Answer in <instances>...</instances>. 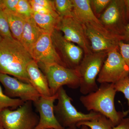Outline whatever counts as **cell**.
I'll return each mask as SVG.
<instances>
[{"instance_id": "cell-9", "label": "cell", "mask_w": 129, "mask_h": 129, "mask_svg": "<svg viewBox=\"0 0 129 129\" xmlns=\"http://www.w3.org/2000/svg\"><path fill=\"white\" fill-rule=\"evenodd\" d=\"M98 19L104 27L114 34L123 37L128 23L124 0H111Z\"/></svg>"}, {"instance_id": "cell-30", "label": "cell", "mask_w": 129, "mask_h": 129, "mask_svg": "<svg viewBox=\"0 0 129 129\" xmlns=\"http://www.w3.org/2000/svg\"><path fill=\"white\" fill-rule=\"evenodd\" d=\"M112 129H129V118H124L118 125Z\"/></svg>"}, {"instance_id": "cell-13", "label": "cell", "mask_w": 129, "mask_h": 129, "mask_svg": "<svg viewBox=\"0 0 129 129\" xmlns=\"http://www.w3.org/2000/svg\"><path fill=\"white\" fill-rule=\"evenodd\" d=\"M0 82L5 89L6 94L13 98H18L25 102H34L41 96L30 84L25 83L6 74L0 73Z\"/></svg>"}, {"instance_id": "cell-26", "label": "cell", "mask_w": 129, "mask_h": 129, "mask_svg": "<svg viewBox=\"0 0 129 129\" xmlns=\"http://www.w3.org/2000/svg\"><path fill=\"white\" fill-rule=\"evenodd\" d=\"M111 0H90L91 8L95 16L99 18L109 5Z\"/></svg>"}, {"instance_id": "cell-10", "label": "cell", "mask_w": 129, "mask_h": 129, "mask_svg": "<svg viewBox=\"0 0 129 129\" xmlns=\"http://www.w3.org/2000/svg\"><path fill=\"white\" fill-rule=\"evenodd\" d=\"M55 29L61 32L66 39L80 47L84 55L92 52L83 24L76 19L60 17Z\"/></svg>"}, {"instance_id": "cell-2", "label": "cell", "mask_w": 129, "mask_h": 129, "mask_svg": "<svg viewBox=\"0 0 129 129\" xmlns=\"http://www.w3.org/2000/svg\"><path fill=\"white\" fill-rule=\"evenodd\" d=\"M117 91L114 84H101L98 89L88 94L81 96L80 101L87 111L99 113L118 125L125 117L124 112H118L114 105Z\"/></svg>"}, {"instance_id": "cell-32", "label": "cell", "mask_w": 129, "mask_h": 129, "mask_svg": "<svg viewBox=\"0 0 129 129\" xmlns=\"http://www.w3.org/2000/svg\"><path fill=\"white\" fill-rule=\"evenodd\" d=\"M126 17L128 22L129 23V0H124Z\"/></svg>"}, {"instance_id": "cell-6", "label": "cell", "mask_w": 129, "mask_h": 129, "mask_svg": "<svg viewBox=\"0 0 129 129\" xmlns=\"http://www.w3.org/2000/svg\"><path fill=\"white\" fill-rule=\"evenodd\" d=\"M38 64L46 76L52 95L56 94L63 86L73 89L79 88V76L77 69L58 64Z\"/></svg>"}, {"instance_id": "cell-17", "label": "cell", "mask_w": 129, "mask_h": 129, "mask_svg": "<svg viewBox=\"0 0 129 129\" xmlns=\"http://www.w3.org/2000/svg\"><path fill=\"white\" fill-rule=\"evenodd\" d=\"M73 5V17L84 24L94 22L100 23L90 5V0H72Z\"/></svg>"}, {"instance_id": "cell-5", "label": "cell", "mask_w": 129, "mask_h": 129, "mask_svg": "<svg viewBox=\"0 0 129 129\" xmlns=\"http://www.w3.org/2000/svg\"><path fill=\"white\" fill-rule=\"evenodd\" d=\"M32 102H24L16 110L5 109L0 113V122L4 129H35L40 118L33 111Z\"/></svg>"}, {"instance_id": "cell-16", "label": "cell", "mask_w": 129, "mask_h": 129, "mask_svg": "<svg viewBox=\"0 0 129 129\" xmlns=\"http://www.w3.org/2000/svg\"><path fill=\"white\" fill-rule=\"evenodd\" d=\"M44 33L32 17L25 19L20 42L30 53L31 49Z\"/></svg>"}, {"instance_id": "cell-20", "label": "cell", "mask_w": 129, "mask_h": 129, "mask_svg": "<svg viewBox=\"0 0 129 129\" xmlns=\"http://www.w3.org/2000/svg\"><path fill=\"white\" fill-rule=\"evenodd\" d=\"M82 125L87 126L90 129H112L114 127L110 119L101 114L91 120L80 122L76 126Z\"/></svg>"}, {"instance_id": "cell-28", "label": "cell", "mask_w": 129, "mask_h": 129, "mask_svg": "<svg viewBox=\"0 0 129 129\" xmlns=\"http://www.w3.org/2000/svg\"><path fill=\"white\" fill-rule=\"evenodd\" d=\"M119 49L124 61L129 68V44L121 41L119 44Z\"/></svg>"}, {"instance_id": "cell-3", "label": "cell", "mask_w": 129, "mask_h": 129, "mask_svg": "<svg viewBox=\"0 0 129 129\" xmlns=\"http://www.w3.org/2000/svg\"><path fill=\"white\" fill-rule=\"evenodd\" d=\"M108 52L92 53L84 55L76 69L80 78V91L86 95L98 89L97 77L106 60Z\"/></svg>"}, {"instance_id": "cell-27", "label": "cell", "mask_w": 129, "mask_h": 129, "mask_svg": "<svg viewBox=\"0 0 129 129\" xmlns=\"http://www.w3.org/2000/svg\"><path fill=\"white\" fill-rule=\"evenodd\" d=\"M29 2L31 5L33 12L40 14H51L53 16H59L56 12L50 11L40 5L36 4L34 2V0H30L29 1Z\"/></svg>"}, {"instance_id": "cell-34", "label": "cell", "mask_w": 129, "mask_h": 129, "mask_svg": "<svg viewBox=\"0 0 129 129\" xmlns=\"http://www.w3.org/2000/svg\"><path fill=\"white\" fill-rule=\"evenodd\" d=\"M81 129H90L89 127L87 126H85V125H82L81 126ZM69 129H76L75 128H70Z\"/></svg>"}, {"instance_id": "cell-19", "label": "cell", "mask_w": 129, "mask_h": 129, "mask_svg": "<svg viewBox=\"0 0 129 129\" xmlns=\"http://www.w3.org/2000/svg\"><path fill=\"white\" fill-rule=\"evenodd\" d=\"M32 17L37 25L46 33L52 34L60 19L59 16L38 14L33 12Z\"/></svg>"}, {"instance_id": "cell-4", "label": "cell", "mask_w": 129, "mask_h": 129, "mask_svg": "<svg viewBox=\"0 0 129 129\" xmlns=\"http://www.w3.org/2000/svg\"><path fill=\"white\" fill-rule=\"evenodd\" d=\"M57 93L58 103L54 106V114L57 121L64 128H75L80 122L91 120L100 114L93 111L88 114L79 112L72 104V98L63 87H61Z\"/></svg>"}, {"instance_id": "cell-18", "label": "cell", "mask_w": 129, "mask_h": 129, "mask_svg": "<svg viewBox=\"0 0 129 129\" xmlns=\"http://www.w3.org/2000/svg\"><path fill=\"white\" fill-rule=\"evenodd\" d=\"M10 31L14 39L21 41L25 18L16 13L5 9Z\"/></svg>"}, {"instance_id": "cell-7", "label": "cell", "mask_w": 129, "mask_h": 129, "mask_svg": "<svg viewBox=\"0 0 129 129\" xmlns=\"http://www.w3.org/2000/svg\"><path fill=\"white\" fill-rule=\"evenodd\" d=\"M92 52L107 51L118 48L123 37L112 33L99 23L88 22L83 24Z\"/></svg>"}, {"instance_id": "cell-31", "label": "cell", "mask_w": 129, "mask_h": 129, "mask_svg": "<svg viewBox=\"0 0 129 129\" xmlns=\"http://www.w3.org/2000/svg\"><path fill=\"white\" fill-rule=\"evenodd\" d=\"M122 41L124 43L129 44V23L127 24L125 28Z\"/></svg>"}, {"instance_id": "cell-29", "label": "cell", "mask_w": 129, "mask_h": 129, "mask_svg": "<svg viewBox=\"0 0 129 129\" xmlns=\"http://www.w3.org/2000/svg\"><path fill=\"white\" fill-rule=\"evenodd\" d=\"M36 4L40 5L45 8L52 11H56L53 1L50 0H34Z\"/></svg>"}, {"instance_id": "cell-38", "label": "cell", "mask_w": 129, "mask_h": 129, "mask_svg": "<svg viewBox=\"0 0 129 129\" xmlns=\"http://www.w3.org/2000/svg\"><path fill=\"white\" fill-rule=\"evenodd\" d=\"M128 78H129V75L128 76Z\"/></svg>"}, {"instance_id": "cell-37", "label": "cell", "mask_w": 129, "mask_h": 129, "mask_svg": "<svg viewBox=\"0 0 129 129\" xmlns=\"http://www.w3.org/2000/svg\"><path fill=\"white\" fill-rule=\"evenodd\" d=\"M0 125H1V122H0Z\"/></svg>"}, {"instance_id": "cell-25", "label": "cell", "mask_w": 129, "mask_h": 129, "mask_svg": "<svg viewBox=\"0 0 129 129\" xmlns=\"http://www.w3.org/2000/svg\"><path fill=\"white\" fill-rule=\"evenodd\" d=\"M0 36L3 39L13 38L4 10H0Z\"/></svg>"}, {"instance_id": "cell-24", "label": "cell", "mask_w": 129, "mask_h": 129, "mask_svg": "<svg viewBox=\"0 0 129 129\" xmlns=\"http://www.w3.org/2000/svg\"><path fill=\"white\" fill-rule=\"evenodd\" d=\"M114 87L117 92H122L124 95L125 97L128 101V108L127 111H125V116L129 113V78L126 77L114 84Z\"/></svg>"}, {"instance_id": "cell-11", "label": "cell", "mask_w": 129, "mask_h": 129, "mask_svg": "<svg viewBox=\"0 0 129 129\" xmlns=\"http://www.w3.org/2000/svg\"><path fill=\"white\" fill-rule=\"evenodd\" d=\"M51 36L55 48L60 52L62 60L66 66L76 69L84 55L83 49L66 39L62 33L56 29L52 33Z\"/></svg>"}, {"instance_id": "cell-33", "label": "cell", "mask_w": 129, "mask_h": 129, "mask_svg": "<svg viewBox=\"0 0 129 129\" xmlns=\"http://www.w3.org/2000/svg\"><path fill=\"white\" fill-rule=\"evenodd\" d=\"M5 9L4 0H0V10H4Z\"/></svg>"}, {"instance_id": "cell-8", "label": "cell", "mask_w": 129, "mask_h": 129, "mask_svg": "<svg viewBox=\"0 0 129 129\" xmlns=\"http://www.w3.org/2000/svg\"><path fill=\"white\" fill-rule=\"evenodd\" d=\"M129 75V68L118 48L109 51L96 80L100 84H115Z\"/></svg>"}, {"instance_id": "cell-35", "label": "cell", "mask_w": 129, "mask_h": 129, "mask_svg": "<svg viewBox=\"0 0 129 129\" xmlns=\"http://www.w3.org/2000/svg\"><path fill=\"white\" fill-rule=\"evenodd\" d=\"M3 38L2 37H1V36H0V42H1V41L2 40Z\"/></svg>"}, {"instance_id": "cell-1", "label": "cell", "mask_w": 129, "mask_h": 129, "mask_svg": "<svg viewBox=\"0 0 129 129\" xmlns=\"http://www.w3.org/2000/svg\"><path fill=\"white\" fill-rule=\"evenodd\" d=\"M33 60L28 51L14 38L3 39L0 42V73L30 84L27 68Z\"/></svg>"}, {"instance_id": "cell-15", "label": "cell", "mask_w": 129, "mask_h": 129, "mask_svg": "<svg viewBox=\"0 0 129 129\" xmlns=\"http://www.w3.org/2000/svg\"><path fill=\"white\" fill-rule=\"evenodd\" d=\"M27 72L30 83L41 96H51L46 76L40 69L38 63L33 60L28 64Z\"/></svg>"}, {"instance_id": "cell-22", "label": "cell", "mask_w": 129, "mask_h": 129, "mask_svg": "<svg viewBox=\"0 0 129 129\" xmlns=\"http://www.w3.org/2000/svg\"><path fill=\"white\" fill-rule=\"evenodd\" d=\"M24 103L19 98H12L4 94L0 85V113L9 108H18Z\"/></svg>"}, {"instance_id": "cell-12", "label": "cell", "mask_w": 129, "mask_h": 129, "mask_svg": "<svg viewBox=\"0 0 129 129\" xmlns=\"http://www.w3.org/2000/svg\"><path fill=\"white\" fill-rule=\"evenodd\" d=\"M51 34L44 33L32 47L30 54L38 64H58L67 67L53 45Z\"/></svg>"}, {"instance_id": "cell-14", "label": "cell", "mask_w": 129, "mask_h": 129, "mask_svg": "<svg viewBox=\"0 0 129 129\" xmlns=\"http://www.w3.org/2000/svg\"><path fill=\"white\" fill-rule=\"evenodd\" d=\"M57 93L50 96H41L34 104L40 114L39 123L35 129H64L55 116L54 103L57 99Z\"/></svg>"}, {"instance_id": "cell-23", "label": "cell", "mask_w": 129, "mask_h": 129, "mask_svg": "<svg viewBox=\"0 0 129 129\" xmlns=\"http://www.w3.org/2000/svg\"><path fill=\"white\" fill-rule=\"evenodd\" d=\"M14 12L23 16L25 18L32 17L33 11L29 1L19 0Z\"/></svg>"}, {"instance_id": "cell-36", "label": "cell", "mask_w": 129, "mask_h": 129, "mask_svg": "<svg viewBox=\"0 0 129 129\" xmlns=\"http://www.w3.org/2000/svg\"><path fill=\"white\" fill-rule=\"evenodd\" d=\"M0 129H4L2 125H0Z\"/></svg>"}, {"instance_id": "cell-21", "label": "cell", "mask_w": 129, "mask_h": 129, "mask_svg": "<svg viewBox=\"0 0 129 129\" xmlns=\"http://www.w3.org/2000/svg\"><path fill=\"white\" fill-rule=\"evenodd\" d=\"M53 1L56 11L60 17H73L72 0H54Z\"/></svg>"}]
</instances>
